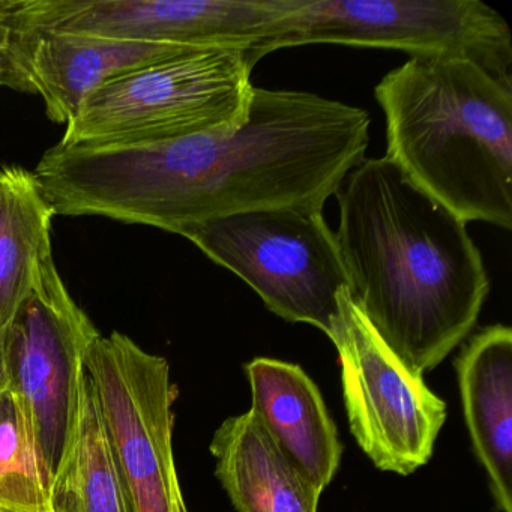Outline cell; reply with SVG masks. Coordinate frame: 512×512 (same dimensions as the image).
<instances>
[{"mask_svg": "<svg viewBox=\"0 0 512 512\" xmlns=\"http://www.w3.org/2000/svg\"><path fill=\"white\" fill-rule=\"evenodd\" d=\"M365 110L311 92L254 88L232 131L151 142L56 145L34 176L56 215L110 218L182 235L208 221L323 209L365 160Z\"/></svg>", "mask_w": 512, "mask_h": 512, "instance_id": "6da1fadb", "label": "cell"}, {"mask_svg": "<svg viewBox=\"0 0 512 512\" xmlns=\"http://www.w3.org/2000/svg\"><path fill=\"white\" fill-rule=\"evenodd\" d=\"M349 293L413 373L434 370L475 328L490 277L467 224L389 158H365L335 194Z\"/></svg>", "mask_w": 512, "mask_h": 512, "instance_id": "7a4b0ae2", "label": "cell"}, {"mask_svg": "<svg viewBox=\"0 0 512 512\" xmlns=\"http://www.w3.org/2000/svg\"><path fill=\"white\" fill-rule=\"evenodd\" d=\"M386 158L464 223L512 229V83L461 58H410L376 86Z\"/></svg>", "mask_w": 512, "mask_h": 512, "instance_id": "3957f363", "label": "cell"}, {"mask_svg": "<svg viewBox=\"0 0 512 512\" xmlns=\"http://www.w3.org/2000/svg\"><path fill=\"white\" fill-rule=\"evenodd\" d=\"M247 52L194 47L92 92L59 145L151 142L232 131L250 113Z\"/></svg>", "mask_w": 512, "mask_h": 512, "instance_id": "277c9868", "label": "cell"}, {"mask_svg": "<svg viewBox=\"0 0 512 512\" xmlns=\"http://www.w3.org/2000/svg\"><path fill=\"white\" fill-rule=\"evenodd\" d=\"M310 44L467 59L512 83L511 29L481 0H293L248 59L254 67L275 50Z\"/></svg>", "mask_w": 512, "mask_h": 512, "instance_id": "5b68a950", "label": "cell"}, {"mask_svg": "<svg viewBox=\"0 0 512 512\" xmlns=\"http://www.w3.org/2000/svg\"><path fill=\"white\" fill-rule=\"evenodd\" d=\"M8 388L25 418L47 494L79 424L85 359L100 332L71 298L52 256L4 329Z\"/></svg>", "mask_w": 512, "mask_h": 512, "instance_id": "8992f818", "label": "cell"}, {"mask_svg": "<svg viewBox=\"0 0 512 512\" xmlns=\"http://www.w3.org/2000/svg\"><path fill=\"white\" fill-rule=\"evenodd\" d=\"M181 236L241 277L269 311L328 335L338 293L349 289V280L323 209L248 212L199 224Z\"/></svg>", "mask_w": 512, "mask_h": 512, "instance_id": "52a82bcc", "label": "cell"}, {"mask_svg": "<svg viewBox=\"0 0 512 512\" xmlns=\"http://www.w3.org/2000/svg\"><path fill=\"white\" fill-rule=\"evenodd\" d=\"M85 371L97 398L127 512H190L173 455L170 365L130 337L95 340Z\"/></svg>", "mask_w": 512, "mask_h": 512, "instance_id": "ba28073f", "label": "cell"}, {"mask_svg": "<svg viewBox=\"0 0 512 512\" xmlns=\"http://www.w3.org/2000/svg\"><path fill=\"white\" fill-rule=\"evenodd\" d=\"M329 340L338 350L350 431L377 469L407 476L430 461L446 404L383 343L350 298L338 293Z\"/></svg>", "mask_w": 512, "mask_h": 512, "instance_id": "9c48e42d", "label": "cell"}, {"mask_svg": "<svg viewBox=\"0 0 512 512\" xmlns=\"http://www.w3.org/2000/svg\"><path fill=\"white\" fill-rule=\"evenodd\" d=\"M293 0H0L16 34H68L253 52Z\"/></svg>", "mask_w": 512, "mask_h": 512, "instance_id": "30bf717a", "label": "cell"}, {"mask_svg": "<svg viewBox=\"0 0 512 512\" xmlns=\"http://www.w3.org/2000/svg\"><path fill=\"white\" fill-rule=\"evenodd\" d=\"M253 407L290 466L320 494L340 466L343 445L316 383L299 365L256 358L245 365Z\"/></svg>", "mask_w": 512, "mask_h": 512, "instance_id": "8fae6325", "label": "cell"}, {"mask_svg": "<svg viewBox=\"0 0 512 512\" xmlns=\"http://www.w3.org/2000/svg\"><path fill=\"white\" fill-rule=\"evenodd\" d=\"M28 56L35 92L47 116L67 125L83 101L106 83L172 58L191 46L116 40L92 35L17 34Z\"/></svg>", "mask_w": 512, "mask_h": 512, "instance_id": "7c38bea8", "label": "cell"}, {"mask_svg": "<svg viewBox=\"0 0 512 512\" xmlns=\"http://www.w3.org/2000/svg\"><path fill=\"white\" fill-rule=\"evenodd\" d=\"M464 418L497 508L512 512V331L482 329L455 361Z\"/></svg>", "mask_w": 512, "mask_h": 512, "instance_id": "4fadbf2b", "label": "cell"}, {"mask_svg": "<svg viewBox=\"0 0 512 512\" xmlns=\"http://www.w3.org/2000/svg\"><path fill=\"white\" fill-rule=\"evenodd\" d=\"M211 452L236 511L317 512L319 491L290 466L251 410L221 424Z\"/></svg>", "mask_w": 512, "mask_h": 512, "instance_id": "5bb4252c", "label": "cell"}, {"mask_svg": "<svg viewBox=\"0 0 512 512\" xmlns=\"http://www.w3.org/2000/svg\"><path fill=\"white\" fill-rule=\"evenodd\" d=\"M55 215L34 173L0 169V329L31 292L38 263L53 254Z\"/></svg>", "mask_w": 512, "mask_h": 512, "instance_id": "9a60e30c", "label": "cell"}, {"mask_svg": "<svg viewBox=\"0 0 512 512\" xmlns=\"http://www.w3.org/2000/svg\"><path fill=\"white\" fill-rule=\"evenodd\" d=\"M49 512H127L106 427L86 374L79 424L47 488Z\"/></svg>", "mask_w": 512, "mask_h": 512, "instance_id": "2e32d148", "label": "cell"}, {"mask_svg": "<svg viewBox=\"0 0 512 512\" xmlns=\"http://www.w3.org/2000/svg\"><path fill=\"white\" fill-rule=\"evenodd\" d=\"M0 472L28 473L38 479L25 418L10 388L0 391Z\"/></svg>", "mask_w": 512, "mask_h": 512, "instance_id": "e0dca14e", "label": "cell"}, {"mask_svg": "<svg viewBox=\"0 0 512 512\" xmlns=\"http://www.w3.org/2000/svg\"><path fill=\"white\" fill-rule=\"evenodd\" d=\"M0 86L23 94H34L29 76L28 59L20 47L19 38L10 26L0 19Z\"/></svg>", "mask_w": 512, "mask_h": 512, "instance_id": "ac0fdd59", "label": "cell"}, {"mask_svg": "<svg viewBox=\"0 0 512 512\" xmlns=\"http://www.w3.org/2000/svg\"><path fill=\"white\" fill-rule=\"evenodd\" d=\"M0 503L49 511L43 485L22 472H0Z\"/></svg>", "mask_w": 512, "mask_h": 512, "instance_id": "d6986e66", "label": "cell"}, {"mask_svg": "<svg viewBox=\"0 0 512 512\" xmlns=\"http://www.w3.org/2000/svg\"><path fill=\"white\" fill-rule=\"evenodd\" d=\"M8 388L7 368H5L4 331L0 329V391Z\"/></svg>", "mask_w": 512, "mask_h": 512, "instance_id": "ffe728a7", "label": "cell"}, {"mask_svg": "<svg viewBox=\"0 0 512 512\" xmlns=\"http://www.w3.org/2000/svg\"><path fill=\"white\" fill-rule=\"evenodd\" d=\"M0 512H49L41 509L23 508V506L5 505L0 503Z\"/></svg>", "mask_w": 512, "mask_h": 512, "instance_id": "44dd1931", "label": "cell"}]
</instances>
